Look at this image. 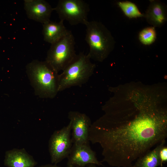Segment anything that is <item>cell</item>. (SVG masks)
I'll return each mask as SVG.
<instances>
[{"label":"cell","instance_id":"1","mask_svg":"<svg viewBox=\"0 0 167 167\" xmlns=\"http://www.w3.org/2000/svg\"><path fill=\"white\" fill-rule=\"evenodd\" d=\"M167 137L165 111L142 107L120 113L108 111L90 126L89 139L102 149V162L113 167L131 166Z\"/></svg>","mask_w":167,"mask_h":167},{"label":"cell","instance_id":"2","mask_svg":"<svg viewBox=\"0 0 167 167\" xmlns=\"http://www.w3.org/2000/svg\"><path fill=\"white\" fill-rule=\"evenodd\" d=\"M26 72L36 95L53 99L58 92L59 74L45 61L34 60L28 63Z\"/></svg>","mask_w":167,"mask_h":167},{"label":"cell","instance_id":"3","mask_svg":"<svg viewBox=\"0 0 167 167\" xmlns=\"http://www.w3.org/2000/svg\"><path fill=\"white\" fill-rule=\"evenodd\" d=\"M85 25V39L89 47L87 54L91 59L102 62L114 49V39L109 30L100 22L88 21Z\"/></svg>","mask_w":167,"mask_h":167},{"label":"cell","instance_id":"4","mask_svg":"<svg viewBox=\"0 0 167 167\" xmlns=\"http://www.w3.org/2000/svg\"><path fill=\"white\" fill-rule=\"evenodd\" d=\"M96 65L88 55L81 52L59 74L58 92L86 84L93 73Z\"/></svg>","mask_w":167,"mask_h":167},{"label":"cell","instance_id":"5","mask_svg":"<svg viewBox=\"0 0 167 167\" xmlns=\"http://www.w3.org/2000/svg\"><path fill=\"white\" fill-rule=\"evenodd\" d=\"M75 38L71 32L51 44L45 61L58 73L62 71L76 55Z\"/></svg>","mask_w":167,"mask_h":167},{"label":"cell","instance_id":"6","mask_svg":"<svg viewBox=\"0 0 167 167\" xmlns=\"http://www.w3.org/2000/svg\"><path fill=\"white\" fill-rule=\"evenodd\" d=\"M60 20L67 21L71 25H85L88 22V4L82 0H60L54 8Z\"/></svg>","mask_w":167,"mask_h":167},{"label":"cell","instance_id":"7","mask_svg":"<svg viewBox=\"0 0 167 167\" xmlns=\"http://www.w3.org/2000/svg\"><path fill=\"white\" fill-rule=\"evenodd\" d=\"M71 123L55 131L49 142V150L52 164L57 165L67 158L73 142L71 137Z\"/></svg>","mask_w":167,"mask_h":167},{"label":"cell","instance_id":"8","mask_svg":"<svg viewBox=\"0 0 167 167\" xmlns=\"http://www.w3.org/2000/svg\"><path fill=\"white\" fill-rule=\"evenodd\" d=\"M68 117L71 123L73 143L89 144V130L92 124L90 118L86 114L71 111Z\"/></svg>","mask_w":167,"mask_h":167},{"label":"cell","instance_id":"9","mask_svg":"<svg viewBox=\"0 0 167 167\" xmlns=\"http://www.w3.org/2000/svg\"><path fill=\"white\" fill-rule=\"evenodd\" d=\"M67 158V164L75 167H85L90 164L102 165L97 159L95 152L91 148L89 144L73 143Z\"/></svg>","mask_w":167,"mask_h":167},{"label":"cell","instance_id":"10","mask_svg":"<svg viewBox=\"0 0 167 167\" xmlns=\"http://www.w3.org/2000/svg\"><path fill=\"white\" fill-rule=\"evenodd\" d=\"M24 8L29 19L42 24L50 21L54 8L44 0H25Z\"/></svg>","mask_w":167,"mask_h":167},{"label":"cell","instance_id":"11","mask_svg":"<svg viewBox=\"0 0 167 167\" xmlns=\"http://www.w3.org/2000/svg\"><path fill=\"white\" fill-rule=\"evenodd\" d=\"M150 3L144 14L147 22L152 27L160 28L167 21V6L159 0L150 1Z\"/></svg>","mask_w":167,"mask_h":167},{"label":"cell","instance_id":"12","mask_svg":"<svg viewBox=\"0 0 167 167\" xmlns=\"http://www.w3.org/2000/svg\"><path fill=\"white\" fill-rule=\"evenodd\" d=\"M4 164L7 167H35L37 163L24 149L14 148L6 152Z\"/></svg>","mask_w":167,"mask_h":167},{"label":"cell","instance_id":"13","mask_svg":"<svg viewBox=\"0 0 167 167\" xmlns=\"http://www.w3.org/2000/svg\"><path fill=\"white\" fill-rule=\"evenodd\" d=\"M60 20L58 22L51 21L43 24L42 34L44 40L52 44L65 36L69 32Z\"/></svg>","mask_w":167,"mask_h":167},{"label":"cell","instance_id":"14","mask_svg":"<svg viewBox=\"0 0 167 167\" xmlns=\"http://www.w3.org/2000/svg\"><path fill=\"white\" fill-rule=\"evenodd\" d=\"M166 140L158 144L155 148L138 158L133 164L135 167H157L161 166L159 152Z\"/></svg>","mask_w":167,"mask_h":167},{"label":"cell","instance_id":"15","mask_svg":"<svg viewBox=\"0 0 167 167\" xmlns=\"http://www.w3.org/2000/svg\"><path fill=\"white\" fill-rule=\"evenodd\" d=\"M117 4L124 15L129 18L144 17L137 6L134 3L129 1H119Z\"/></svg>","mask_w":167,"mask_h":167},{"label":"cell","instance_id":"16","mask_svg":"<svg viewBox=\"0 0 167 167\" xmlns=\"http://www.w3.org/2000/svg\"><path fill=\"white\" fill-rule=\"evenodd\" d=\"M156 38V33L155 28L149 27L142 29L139 33V39L145 45H149L153 43Z\"/></svg>","mask_w":167,"mask_h":167},{"label":"cell","instance_id":"17","mask_svg":"<svg viewBox=\"0 0 167 167\" xmlns=\"http://www.w3.org/2000/svg\"><path fill=\"white\" fill-rule=\"evenodd\" d=\"M159 156L161 162V166L167 161V147L164 145L160 149L159 152Z\"/></svg>","mask_w":167,"mask_h":167},{"label":"cell","instance_id":"18","mask_svg":"<svg viewBox=\"0 0 167 167\" xmlns=\"http://www.w3.org/2000/svg\"><path fill=\"white\" fill-rule=\"evenodd\" d=\"M37 167H60L58 166L57 165H55V164H48L41 165Z\"/></svg>","mask_w":167,"mask_h":167},{"label":"cell","instance_id":"19","mask_svg":"<svg viewBox=\"0 0 167 167\" xmlns=\"http://www.w3.org/2000/svg\"><path fill=\"white\" fill-rule=\"evenodd\" d=\"M88 165V167H97L96 165L93 164H90Z\"/></svg>","mask_w":167,"mask_h":167},{"label":"cell","instance_id":"20","mask_svg":"<svg viewBox=\"0 0 167 167\" xmlns=\"http://www.w3.org/2000/svg\"><path fill=\"white\" fill-rule=\"evenodd\" d=\"M66 167H75L71 165L67 164V166H66Z\"/></svg>","mask_w":167,"mask_h":167},{"label":"cell","instance_id":"21","mask_svg":"<svg viewBox=\"0 0 167 167\" xmlns=\"http://www.w3.org/2000/svg\"><path fill=\"white\" fill-rule=\"evenodd\" d=\"M135 167V166L134 165H132L131 166H128V167Z\"/></svg>","mask_w":167,"mask_h":167}]
</instances>
